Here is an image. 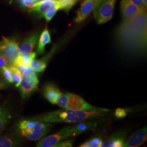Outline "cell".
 <instances>
[{"mask_svg":"<svg viewBox=\"0 0 147 147\" xmlns=\"http://www.w3.org/2000/svg\"><path fill=\"white\" fill-rule=\"evenodd\" d=\"M2 38H3V40L0 41V55H1L4 48L5 47L6 43H7V38L5 37H2Z\"/></svg>","mask_w":147,"mask_h":147,"instance_id":"obj_31","label":"cell"},{"mask_svg":"<svg viewBox=\"0 0 147 147\" xmlns=\"http://www.w3.org/2000/svg\"><path fill=\"white\" fill-rule=\"evenodd\" d=\"M116 0H101L93 10L95 19L98 24L110 21L112 18Z\"/></svg>","mask_w":147,"mask_h":147,"instance_id":"obj_5","label":"cell"},{"mask_svg":"<svg viewBox=\"0 0 147 147\" xmlns=\"http://www.w3.org/2000/svg\"><path fill=\"white\" fill-rule=\"evenodd\" d=\"M146 11L123 20L117 28L116 38L121 49L131 56L144 55L147 49Z\"/></svg>","mask_w":147,"mask_h":147,"instance_id":"obj_1","label":"cell"},{"mask_svg":"<svg viewBox=\"0 0 147 147\" xmlns=\"http://www.w3.org/2000/svg\"><path fill=\"white\" fill-rule=\"evenodd\" d=\"M58 2L59 1L57 0H41L33 8L31 9V11H36L42 16L48 9L57 4Z\"/></svg>","mask_w":147,"mask_h":147,"instance_id":"obj_18","label":"cell"},{"mask_svg":"<svg viewBox=\"0 0 147 147\" xmlns=\"http://www.w3.org/2000/svg\"><path fill=\"white\" fill-rule=\"evenodd\" d=\"M68 96V109L74 110L85 111H98L106 110V109L98 107L91 105L78 95L67 93Z\"/></svg>","mask_w":147,"mask_h":147,"instance_id":"obj_7","label":"cell"},{"mask_svg":"<svg viewBox=\"0 0 147 147\" xmlns=\"http://www.w3.org/2000/svg\"><path fill=\"white\" fill-rule=\"evenodd\" d=\"M59 9H61V5L59 1L57 4L53 5L48 9L42 16L45 19L46 21L48 22L53 19Z\"/></svg>","mask_w":147,"mask_h":147,"instance_id":"obj_22","label":"cell"},{"mask_svg":"<svg viewBox=\"0 0 147 147\" xmlns=\"http://www.w3.org/2000/svg\"><path fill=\"white\" fill-rule=\"evenodd\" d=\"M121 8L124 20L131 19L136 16L146 11V9H143L139 7L131 0H121Z\"/></svg>","mask_w":147,"mask_h":147,"instance_id":"obj_8","label":"cell"},{"mask_svg":"<svg viewBox=\"0 0 147 147\" xmlns=\"http://www.w3.org/2000/svg\"><path fill=\"white\" fill-rule=\"evenodd\" d=\"M74 138H67L58 142L55 147H70L73 146Z\"/></svg>","mask_w":147,"mask_h":147,"instance_id":"obj_27","label":"cell"},{"mask_svg":"<svg viewBox=\"0 0 147 147\" xmlns=\"http://www.w3.org/2000/svg\"><path fill=\"white\" fill-rule=\"evenodd\" d=\"M131 1L135 5H136L139 7L141 8L142 9H146V7L144 6V4H143V0H131Z\"/></svg>","mask_w":147,"mask_h":147,"instance_id":"obj_32","label":"cell"},{"mask_svg":"<svg viewBox=\"0 0 147 147\" xmlns=\"http://www.w3.org/2000/svg\"><path fill=\"white\" fill-rule=\"evenodd\" d=\"M47 65L42 62L40 59H34L31 63L30 67H31L36 73H42L47 68Z\"/></svg>","mask_w":147,"mask_h":147,"instance_id":"obj_24","label":"cell"},{"mask_svg":"<svg viewBox=\"0 0 147 147\" xmlns=\"http://www.w3.org/2000/svg\"><path fill=\"white\" fill-rule=\"evenodd\" d=\"M147 128L146 126L132 134L127 141H125L123 147H140L147 141Z\"/></svg>","mask_w":147,"mask_h":147,"instance_id":"obj_12","label":"cell"},{"mask_svg":"<svg viewBox=\"0 0 147 147\" xmlns=\"http://www.w3.org/2000/svg\"><path fill=\"white\" fill-rule=\"evenodd\" d=\"M11 119V115L10 111L5 108L0 113V134L3 131L6 126L9 123Z\"/></svg>","mask_w":147,"mask_h":147,"instance_id":"obj_20","label":"cell"},{"mask_svg":"<svg viewBox=\"0 0 147 147\" xmlns=\"http://www.w3.org/2000/svg\"><path fill=\"white\" fill-rule=\"evenodd\" d=\"M52 43L50 33L47 28L46 27L42 32L38 39V43L37 49V54L42 55L45 53V46Z\"/></svg>","mask_w":147,"mask_h":147,"instance_id":"obj_17","label":"cell"},{"mask_svg":"<svg viewBox=\"0 0 147 147\" xmlns=\"http://www.w3.org/2000/svg\"><path fill=\"white\" fill-rule=\"evenodd\" d=\"M22 140L18 135L11 134L0 135V147H15L20 146Z\"/></svg>","mask_w":147,"mask_h":147,"instance_id":"obj_15","label":"cell"},{"mask_svg":"<svg viewBox=\"0 0 147 147\" xmlns=\"http://www.w3.org/2000/svg\"><path fill=\"white\" fill-rule=\"evenodd\" d=\"M143 2L144 5V6H145L146 8L147 6V0H143Z\"/></svg>","mask_w":147,"mask_h":147,"instance_id":"obj_34","label":"cell"},{"mask_svg":"<svg viewBox=\"0 0 147 147\" xmlns=\"http://www.w3.org/2000/svg\"><path fill=\"white\" fill-rule=\"evenodd\" d=\"M8 83L6 82L5 80L0 79V90L5 89L8 87Z\"/></svg>","mask_w":147,"mask_h":147,"instance_id":"obj_33","label":"cell"},{"mask_svg":"<svg viewBox=\"0 0 147 147\" xmlns=\"http://www.w3.org/2000/svg\"><path fill=\"white\" fill-rule=\"evenodd\" d=\"M57 1H58V0H57Z\"/></svg>","mask_w":147,"mask_h":147,"instance_id":"obj_36","label":"cell"},{"mask_svg":"<svg viewBox=\"0 0 147 147\" xmlns=\"http://www.w3.org/2000/svg\"><path fill=\"white\" fill-rule=\"evenodd\" d=\"M61 3V9L68 11L71 8L77 0H58Z\"/></svg>","mask_w":147,"mask_h":147,"instance_id":"obj_26","label":"cell"},{"mask_svg":"<svg viewBox=\"0 0 147 147\" xmlns=\"http://www.w3.org/2000/svg\"><path fill=\"white\" fill-rule=\"evenodd\" d=\"M101 1V0H84L78 11L77 16L75 19V21L76 23H80L84 21L89 14L93 11Z\"/></svg>","mask_w":147,"mask_h":147,"instance_id":"obj_10","label":"cell"},{"mask_svg":"<svg viewBox=\"0 0 147 147\" xmlns=\"http://www.w3.org/2000/svg\"><path fill=\"white\" fill-rule=\"evenodd\" d=\"M127 115V111L125 109L118 108L116 110L115 116L117 119H121L124 118Z\"/></svg>","mask_w":147,"mask_h":147,"instance_id":"obj_29","label":"cell"},{"mask_svg":"<svg viewBox=\"0 0 147 147\" xmlns=\"http://www.w3.org/2000/svg\"><path fill=\"white\" fill-rule=\"evenodd\" d=\"M11 68V70L13 73V81L16 87L18 88L21 84V80H22V73L18 67H16L14 65H11L9 66Z\"/></svg>","mask_w":147,"mask_h":147,"instance_id":"obj_23","label":"cell"},{"mask_svg":"<svg viewBox=\"0 0 147 147\" xmlns=\"http://www.w3.org/2000/svg\"><path fill=\"white\" fill-rule=\"evenodd\" d=\"M19 49V43L14 38H7V43L2 55L5 58L8 66L13 65L16 58L18 56Z\"/></svg>","mask_w":147,"mask_h":147,"instance_id":"obj_9","label":"cell"},{"mask_svg":"<svg viewBox=\"0 0 147 147\" xmlns=\"http://www.w3.org/2000/svg\"><path fill=\"white\" fill-rule=\"evenodd\" d=\"M109 112V110L108 109L98 111H85L63 109V110L55 111L36 116L32 119L49 123H78L105 116Z\"/></svg>","mask_w":147,"mask_h":147,"instance_id":"obj_2","label":"cell"},{"mask_svg":"<svg viewBox=\"0 0 147 147\" xmlns=\"http://www.w3.org/2000/svg\"><path fill=\"white\" fill-rule=\"evenodd\" d=\"M36 56L37 53L35 52H32L24 56H18L13 65H14L18 68L20 67H24L25 68L30 67L31 63L36 58Z\"/></svg>","mask_w":147,"mask_h":147,"instance_id":"obj_19","label":"cell"},{"mask_svg":"<svg viewBox=\"0 0 147 147\" xmlns=\"http://www.w3.org/2000/svg\"><path fill=\"white\" fill-rule=\"evenodd\" d=\"M42 94L44 97L50 103L56 105L57 101L62 94L57 87L53 83L48 82L43 86L42 88Z\"/></svg>","mask_w":147,"mask_h":147,"instance_id":"obj_13","label":"cell"},{"mask_svg":"<svg viewBox=\"0 0 147 147\" xmlns=\"http://www.w3.org/2000/svg\"><path fill=\"white\" fill-rule=\"evenodd\" d=\"M51 123L34 119H22L16 124L14 130L16 135L31 141H40L51 130Z\"/></svg>","mask_w":147,"mask_h":147,"instance_id":"obj_3","label":"cell"},{"mask_svg":"<svg viewBox=\"0 0 147 147\" xmlns=\"http://www.w3.org/2000/svg\"><path fill=\"white\" fill-rule=\"evenodd\" d=\"M6 66H8L7 61L5 57L1 54L0 55V73L2 71V69Z\"/></svg>","mask_w":147,"mask_h":147,"instance_id":"obj_30","label":"cell"},{"mask_svg":"<svg viewBox=\"0 0 147 147\" xmlns=\"http://www.w3.org/2000/svg\"><path fill=\"white\" fill-rule=\"evenodd\" d=\"M74 137L71 126H65L51 135L44 137L36 145L37 147H55L58 142Z\"/></svg>","mask_w":147,"mask_h":147,"instance_id":"obj_6","label":"cell"},{"mask_svg":"<svg viewBox=\"0 0 147 147\" xmlns=\"http://www.w3.org/2000/svg\"><path fill=\"white\" fill-rule=\"evenodd\" d=\"M39 37V33L35 32L25 38L19 47L18 56H24L32 53L37 45Z\"/></svg>","mask_w":147,"mask_h":147,"instance_id":"obj_11","label":"cell"},{"mask_svg":"<svg viewBox=\"0 0 147 147\" xmlns=\"http://www.w3.org/2000/svg\"><path fill=\"white\" fill-rule=\"evenodd\" d=\"M1 73L2 74L4 80L6 82H7L8 84H13L14 81H13V73L9 66L5 67L2 69V71Z\"/></svg>","mask_w":147,"mask_h":147,"instance_id":"obj_25","label":"cell"},{"mask_svg":"<svg viewBox=\"0 0 147 147\" xmlns=\"http://www.w3.org/2000/svg\"><path fill=\"white\" fill-rule=\"evenodd\" d=\"M22 73L21 84L18 87L22 99H26L38 89L39 79L31 67H27Z\"/></svg>","mask_w":147,"mask_h":147,"instance_id":"obj_4","label":"cell"},{"mask_svg":"<svg viewBox=\"0 0 147 147\" xmlns=\"http://www.w3.org/2000/svg\"><path fill=\"white\" fill-rule=\"evenodd\" d=\"M104 142L101 136H95L90 138L88 141L84 142L80 147H100Z\"/></svg>","mask_w":147,"mask_h":147,"instance_id":"obj_21","label":"cell"},{"mask_svg":"<svg viewBox=\"0 0 147 147\" xmlns=\"http://www.w3.org/2000/svg\"><path fill=\"white\" fill-rule=\"evenodd\" d=\"M125 132H117L103 142L101 147H123L126 140Z\"/></svg>","mask_w":147,"mask_h":147,"instance_id":"obj_14","label":"cell"},{"mask_svg":"<svg viewBox=\"0 0 147 147\" xmlns=\"http://www.w3.org/2000/svg\"><path fill=\"white\" fill-rule=\"evenodd\" d=\"M98 121H82L72 125L74 137L84 132H88L94 127H96L98 124Z\"/></svg>","mask_w":147,"mask_h":147,"instance_id":"obj_16","label":"cell"},{"mask_svg":"<svg viewBox=\"0 0 147 147\" xmlns=\"http://www.w3.org/2000/svg\"><path fill=\"white\" fill-rule=\"evenodd\" d=\"M2 109H3V108H1V107H0V113H1V112H2Z\"/></svg>","mask_w":147,"mask_h":147,"instance_id":"obj_35","label":"cell"},{"mask_svg":"<svg viewBox=\"0 0 147 147\" xmlns=\"http://www.w3.org/2000/svg\"><path fill=\"white\" fill-rule=\"evenodd\" d=\"M41 0H24L21 6L28 9L33 8Z\"/></svg>","mask_w":147,"mask_h":147,"instance_id":"obj_28","label":"cell"}]
</instances>
